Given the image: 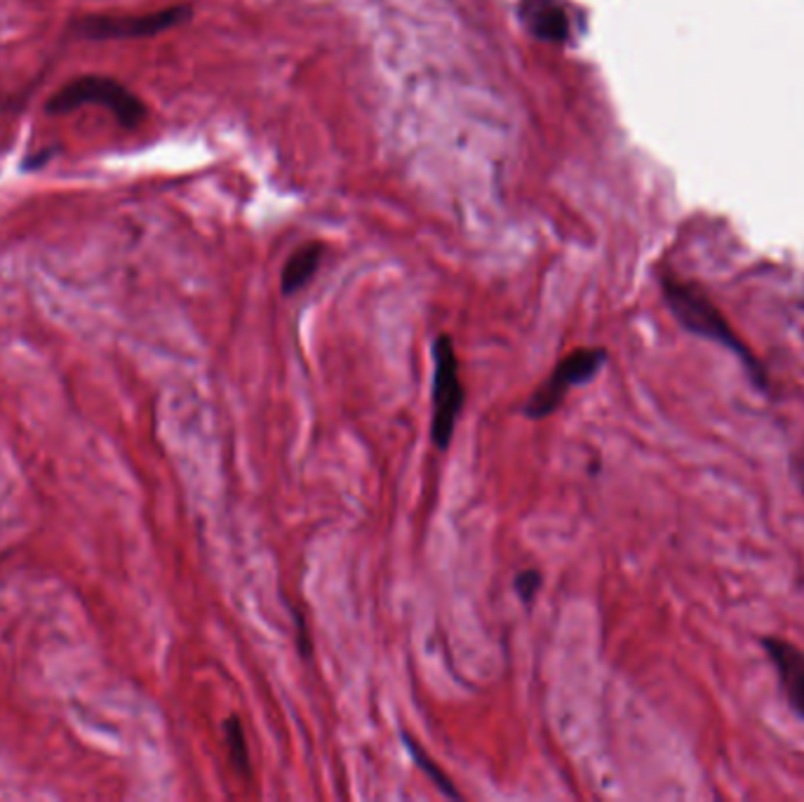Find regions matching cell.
I'll return each mask as SVG.
<instances>
[{"instance_id": "6da1fadb", "label": "cell", "mask_w": 804, "mask_h": 802, "mask_svg": "<svg viewBox=\"0 0 804 802\" xmlns=\"http://www.w3.org/2000/svg\"><path fill=\"white\" fill-rule=\"evenodd\" d=\"M662 287H664V299L670 308V314L685 327L687 333L697 335L701 339H708V341H716L729 353H734L745 368L748 377H751L753 384L760 391H770V377H766L764 365L739 339V335L732 330V325L727 323L720 308L710 302V297L699 285L685 283L678 278H664Z\"/></svg>"}, {"instance_id": "7a4b0ae2", "label": "cell", "mask_w": 804, "mask_h": 802, "mask_svg": "<svg viewBox=\"0 0 804 802\" xmlns=\"http://www.w3.org/2000/svg\"><path fill=\"white\" fill-rule=\"evenodd\" d=\"M433 419H431V437L433 445L445 452L452 445L459 422L466 391L459 372V356H456L454 341L449 335L435 337L433 341Z\"/></svg>"}, {"instance_id": "3957f363", "label": "cell", "mask_w": 804, "mask_h": 802, "mask_svg": "<svg viewBox=\"0 0 804 802\" xmlns=\"http://www.w3.org/2000/svg\"><path fill=\"white\" fill-rule=\"evenodd\" d=\"M85 104L106 106L125 127H137L146 118L144 102L123 83L108 76H81L66 83L50 97L47 114L64 116Z\"/></svg>"}, {"instance_id": "277c9868", "label": "cell", "mask_w": 804, "mask_h": 802, "mask_svg": "<svg viewBox=\"0 0 804 802\" xmlns=\"http://www.w3.org/2000/svg\"><path fill=\"white\" fill-rule=\"evenodd\" d=\"M610 360L607 349L595 346V349H576L570 356H564L553 372L548 374L543 384H539L532 393H529L527 403L522 405V414L532 422H543L551 414H556L562 405V400L568 398L570 389L583 387L593 381L600 370L605 368Z\"/></svg>"}, {"instance_id": "5b68a950", "label": "cell", "mask_w": 804, "mask_h": 802, "mask_svg": "<svg viewBox=\"0 0 804 802\" xmlns=\"http://www.w3.org/2000/svg\"><path fill=\"white\" fill-rule=\"evenodd\" d=\"M189 6H177L149 14H93L78 20L76 33L87 41H125V39H146L168 29H174L191 20Z\"/></svg>"}, {"instance_id": "8992f818", "label": "cell", "mask_w": 804, "mask_h": 802, "mask_svg": "<svg viewBox=\"0 0 804 802\" xmlns=\"http://www.w3.org/2000/svg\"><path fill=\"white\" fill-rule=\"evenodd\" d=\"M762 647L776 668L779 685L791 710L804 720V650L783 637H762Z\"/></svg>"}, {"instance_id": "52a82bcc", "label": "cell", "mask_w": 804, "mask_h": 802, "mask_svg": "<svg viewBox=\"0 0 804 802\" xmlns=\"http://www.w3.org/2000/svg\"><path fill=\"white\" fill-rule=\"evenodd\" d=\"M520 17L529 33L548 43H562L570 35V20L558 0H522Z\"/></svg>"}, {"instance_id": "ba28073f", "label": "cell", "mask_w": 804, "mask_h": 802, "mask_svg": "<svg viewBox=\"0 0 804 802\" xmlns=\"http://www.w3.org/2000/svg\"><path fill=\"white\" fill-rule=\"evenodd\" d=\"M322 260V245L320 243H310L299 247L292 257L287 260L283 276H281V289L285 297L297 295V292L316 276V271L320 266Z\"/></svg>"}, {"instance_id": "9c48e42d", "label": "cell", "mask_w": 804, "mask_h": 802, "mask_svg": "<svg viewBox=\"0 0 804 802\" xmlns=\"http://www.w3.org/2000/svg\"><path fill=\"white\" fill-rule=\"evenodd\" d=\"M400 737H402V743L408 746V753H410V758L414 760L416 768L426 774V779L433 783V787H435L437 791H441V793H443L445 798H449V800H462V798H464V795L459 793V789L454 787V781L445 774V770L441 768V764H437V762H435V760H433V758L424 751V746H422V743H416V741L412 739V735H408V732H402Z\"/></svg>"}, {"instance_id": "30bf717a", "label": "cell", "mask_w": 804, "mask_h": 802, "mask_svg": "<svg viewBox=\"0 0 804 802\" xmlns=\"http://www.w3.org/2000/svg\"><path fill=\"white\" fill-rule=\"evenodd\" d=\"M224 739H226V749H229V758L233 770L241 774L243 779L252 777V758H250V749H247V739H245V727L237 716H229L224 720Z\"/></svg>"}, {"instance_id": "8fae6325", "label": "cell", "mask_w": 804, "mask_h": 802, "mask_svg": "<svg viewBox=\"0 0 804 802\" xmlns=\"http://www.w3.org/2000/svg\"><path fill=\"white\" fill-rule=\"evenodd\" d=\"M543 587V577L539 570H522L516 574V581H514V589L518 593V598L522 600L525 605H532L539 591Z\"/></svg>"}, {"instance_id": "7c38bea8", "label": "cell", "mask_w": 804, "mask_h": 802, "mask_svg": "<svg viewBox=\"0 0 804 802\" xmlns=\"http://www.w3.org/2000/svg\"><path fill=\"white\" fill-rule=\"evenodd\" d=\"M292 619H295V631H297V647H299V654L302 659H310V654H314V643H310V633H308V624L302 612L292 610Z\"/></svg>"}, {"instance_id": "4fadbf2b", "label": "cell", "mask_w": 804, "mask_h": 802, "mask_svg": "<svg viewBox=\"0 0 804 802\" xmlns=\"http://www.w3.org/2000/svg\"><path fill=\"white\" fill-rule=\"evenodd\" d=\"M791 476H793L797 489L804 495V443L793 452V457H791Z\"/></svg>"}]
</instances>
